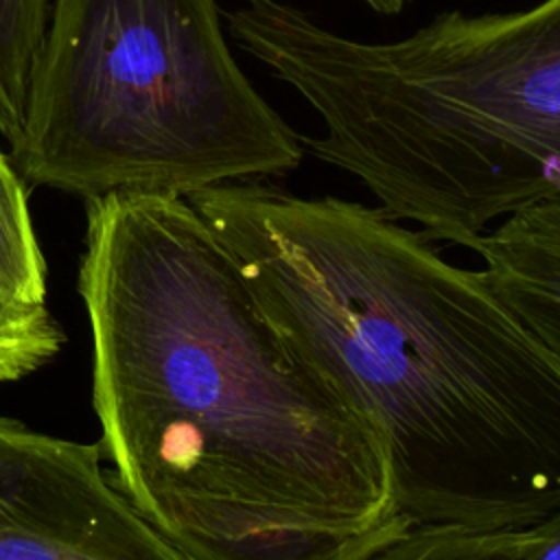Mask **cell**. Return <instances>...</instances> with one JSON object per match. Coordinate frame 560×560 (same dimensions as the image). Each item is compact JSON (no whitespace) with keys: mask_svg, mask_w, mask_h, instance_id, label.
<instances>
[{"mask_svg":"<svg viewBox=\"0 0 560 560\" xmlns=\"http://www.w3.org/2000/svg\"><path fill=\"white\" fill-rule=\"evenodd\" d=\"M370 9L378 11V13H385V15H392V13H398L402 11V7L409 2V0H363Z\"/></svg>","mask_w":560,"mask_h":560,"instance_id":"8fae6325","label":"cell"},{"mask_svg":"<svg viewBox=\"0 0 560 560\" xmlns=\"http://www.w3.org/2000/svg\"><path fill=\"white\" fill-rule=\"evenodd\" d=\"M103 455L0 416V560H182Z\"/></svg>","mask_w":560,"mask_h":560,"instance_id":"5b68a950","label":"cell"},{"mask_svg":"<svg viewBox=\"0 0 560 560\" xmlns=\"http://www.w3.org/2000/svg\"><path fill=\"white\" fill-rule=\"evenodd\" d=\"M186 199L291 354L378 433L407 534L521 529L560 508V361L481 269L378 208L269 177Z\"/></svg>","mask_w":560,"mask_h":560,"instance_id":"6da1fadb","label":"cell"},{"mask_svg":"<svg viewBox=\"0 0 560 560\" xmlns=\"http://www.w3.org/2000/svg\"><path fill=\"white\" fill-rule=\"evenodd\" d=\"M26 182L0 151V287L26 304H46V260L28 210Z\"/></svg>","mask_w":560,"mask_h":560,"instance_id":"ba28073f","label":"cell"},{"mask_svg":"<svg viewBox=\"0 0 560 560\" xmlns=\"http://www.w3.org/2000/svg\"><path fill=\"white\" fill-rule=\"evenodd\" d=\"M466 247L499 300L560 361V197L501 219Z\"/></svg>","mask_w":560,"mask_h":560,"instance_id":"8992f818","label":"cell"},{"mask_svg":"<svg viewBox=\"0 0 560 560\" xmlns=\"http://www.w3.org/2000/svg\"><path fill=\"white\" fill-rule=\"evenodd\" d=\"M387 560H556L560 558V508L534 525L492 532H409Z\"/></svg>","mask_w":560,"mask_h":560,"instance_id":"52a82bcc","label":"cell"},{"mask_svg":"<svg viewBox=\"0 0 560 560\" xmlns=\"http://www.w3.org/2000/svg\"><path fill=\"white\" fill-rule=\"evenodd\" d=\"M85 203L77 289L98 442L182 560H199L236 508L400 540L378 433L291 354L192 203L140 192Z\"/></svg>","mask_w":560,"mask_h":560,"instance_id":"7a4b0ae2","label":"cell"},{"mask_svg":"<svg viewBox=\"0 0 560 560\" xmlns=\"http://www.w3.org/2000/svg\"><path fill=\"white\" fill-rule=\"evenodd\" d=\"M11 158L83 199L282 177L302 138L234 59L217 0H50Z\"/></svg>","mask_w":560,"mask_h":560,"instance_id":"277c9868","label":"cell"},{"mask_svg":"<svg viewBox=\"0 0 560 560\" xmlns=\"http://www.w3.org/2000/svg\"><path fill=\"white\" fill-rule=\"evenodd\" d=\"M63 343V328L46 304L18 302L0 287V383L37 372Z\"/></svg>","mask_w":560,"mask_h":560,"instance_id":"30bf717a","label":"cell"},{"mask_svg":"<svg viewBox=\"0 0 560 560\" xmlns=\"http://www.w3.org/2000/svg\"><path fill=\"white\" fill-rule=\"evenodd\" d=\"M225 22L319 116L304 149L431 243L466 247L560 197V0L448 11L392 42L335 33L282 0H236Z\"/></svg>","mask_w":560,"mask_h":560,"instance_id":"3957f363","label":"cell"},{"mask_svg":"<svg viewBox=\"0 0 560 560\" xmlns=\"http://www.w3.org/2000/svg\"><path fill=\"white\" fill-rule=\"evenodd\" d=\"M48 7L50 0H0V133L9 144L22 129Z\"/></svg>","mask_w":560,"mask_h":560,"instance_id":"9c48e42d","label":"cell"}]
</instances>
